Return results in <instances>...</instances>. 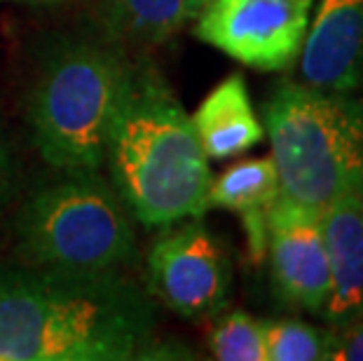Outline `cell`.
I'll list each match as a JSON object with an SVG mask.
<instances>
[{"label":"cell","instance_id":"obj_20","mask_svg":"<svg viewBox=\"0 0 363 361\" xmlns=\"http://www.w3.org/2000/svg\"><path fill=\"white\" fill-rule=\"evenodd\" d=\"M35 3H59V0H35Z\"/></svg>","mask_w":363,"mask_h":361},{"label":"cell","instance_id":"obj_13","mask_svg":"<svg viewBox=\"0 0 363 361\" xmlns=\"http://www.w3.org/2000/svg\"><path fill=\"white\" fill-rule=\"evenodd\" d=\"M106 21L120 40L157 45L188 21V5L185 0H106Z\"/></svg>","mask_w":363,"mask_h":361},{"label":"cell","instance_id":"obj_17","mask_svg":"<svg viewBox=\"0 0 363 361\" xmlns=\"http://www.w3.org/2000/svg\"><path fill=\"white\" fill-rule=\"evenodd\" d=\"M211 3L213 0H185V5H188V19H197Z\"/></svg>","mask_w":363,"mask_h":361},{"label":"cell","instance_id":"obj_19","mask_svg":"<svg viewBox=\"0 0 363 361\" xmlns=\"http://www.w3.org/2000/svg\"><path fill=\"white\" fill-rule=\"evenodd\" d=\"M359 197H361V216H363V183L359 186Z\"/></svg>","mask_w":363,"mask_h":361},{"label":"cell","instance_id":"obj_9","mask_svg":"<svg viewBox=\"0 0 363 361\" xmlns=\"http://www.w3.org/2000/svg\"><path fill=\"white\" fill-rule=\"evenodd\" d=\"M300 82L363 91V0H319L298 55Z\"/></svg>","mask_w":363,"mask_h":361},{"label":"cell","instance_id":"obj_14","mask_svg":"<svg viewBox=\"0 0 363 361\" xmlns=\"http://www.w3.org/2000/svg\"><path fill=\"white\" fill-rule=\"evenodd\" d=\"M333 328H319L298 319L265 321L267 361H326Z\"/></svg>","mask_w":363,"mask_h":361},{"label":"cell","instance_id":"obj_4","mask_svg":"<svg viewBox=\"0 0 363 361\" xmlns=\"http://www.w3.org/2000/svg\"><path fill=\"white\" fill-rule=\"evenodd\" d=\"M131 61L99 43L54 52L30 94L28 122L38 152L66 174L104 167L111 122L125 91Z\"/></svg>","mask_w":363,"mask_h":361},{"label":"cell","instance_id":"obj_3","mask_svg":"<svg viewBox=\"0 0 363 361\" xmlns=\"http://www.w3.org/2000/svg\"><path fill=\"white\" fill-rule=\"evenodd\" d=\"M281 195L323 211L363 183V96L284 80L262 106Z\"/></svg>","mask_w":363,"mask_h":361},{"label":"cell","instance_id":"obj_12","mask_svg":"<svg viewBox=\"0 0 363 361\" xmlns=\"http://www.w3.org/2000/svg\"><path fill=\"white\" fill-rule=\"evenodd\" d=\"M190 120L208 160L239 155L265 139V127L253 111L242 73L216 84Z\"/></svg>","mask_w":363,"mask_h":361},{"label":"cell","instance_id":"obj_15","mask_svg":"<svg viewBox=\"0 0 363 361\" xmlns=\"http://www.w3.org/2000/svg\"><path fill=\"white\" fill-rule=\"evenodd\" d=\"M208 348L218 361H267L265 321L242 310L223 314L211 328Z\"/></svg>","mask_w":363,"mask_h":361},{"label":"cell","instance_id":"obj_11","mask_svg":"<svg viewBox=\"0 0 363 361\" xmlns=\"http://www.w3.org/2000/svg\"><path fill=\"white\" fill-rule=\"evenodd\" d=\"M279 197V174L272 157H253L233 165L211 181L208 209H225L242 218L249 256L260 263L267 253V218Z\"/></svg>","mask_w":363,"mask_h":361},{"label":"cell","instance_id":"obj_8","mask_svg":"<svg viewBox=\"0 0 363 361\" xmlns=\"http://www.w3.org/2000/svg\"><path fill=\"white\" fill-rule=\"evenodd\" d=\"M267 256L279 301L321 317L330 294L321 213L281 195L267 218Z\"/></svg>","mask_w":363,"mask_h":361},{"label":"cell","instance_id":"obj_18","mask_svg":"<svg viewBox=\"0 0 363 361\" xmlns=\"http://www.w3.org/2000/svg\"><path fill=\"white\" fill-rule=\"evenodd\" d=\"M5 150H3V145H0V204H3V195H5Z\"/></svg>","mask_w":363,"mask_h":361},{"label":"cell","instance_id":"obj_1","mask_svg":"<svg viewBox=\"0 0 363 361\" xmlns=\"http://www.w3.org/2000/svg\"><path fill=\"white\" fill-rule=\"evenodd\" d=\"M155 338L150 298L122 272L0 267V361H129Z\"/></svg>","mask_w":363,"mask_h":361},{"label":"cell","instance_id":"obj_16","mask_svg":"<svg viewBox=\"0 0 363 361\" xmlns=\"http://www.w3.org/2000/svg\"><path fill=\"white\" fill-rule=\"evenodd\" d=\"M330 328H333V340L326 361H363V310L342 326Z\"/></svg>","mask_w":363,"mask_h":361},{"label":"cell","instance_id":"obj_5","mask_svg":"<svg viewBox=\"0 0 363 361\" xmlns=\"http://www.w3.org/2000/svg\"><path fill=\"white\" fill-rule=\"evenodd\" d=\"M17 233L26 265L122 272L138 258L127 206L99 172L68 174L66 181L33 193Z\"/></svg>","mask_w":363,"mask_h":361},{"label":"cell","instance_id":"obj_7","mask_svg":"<svg viewBox=\"0 0 363 361\" xmlns=\"http://www.w3.org/2000/svg\"><path fill=\"white\" fill-rule=\"evenodd\" d=\"M314 0H213L195 35L256 71H289L303 50Z\"/></svg>","mask_w":363,"mask_h":361},{"label":"cell","instance_id":"obj_10","mask_svg":"<svg viewBox=\"0 0 363 361\" xmlns=\"http://www.w3.org/2000/svg\"><path fill=\"white\" fill-rule=\"evenodd\" d=\"M326 240L330 294L321 317L342 326L363 310V216L359 190L340 195L321 211Z\"/></svg>","mask_w":363,"mask_h":361},{"label":"cell","instance_id":"obj_2","mask_svg":"<svg viewBox=\"0 0 363 361\" xmlns=\"http://www.w3.org/2000/svg\"><path fill=\"white\" fill-rule=\"evenodd\" d=\"M104 165L131 218L164 228L208 211L211 167L190 115L150 61L129 68Z\"/></svg>","mask_w":363,"mask_h":361},{"label":"cell","instance_id":"obj_6","mask_svg":"<svg viewBox=\"0 0 363 361\" xmlns=\"http://www.w3.org/2000/svg\"><path fill=\"white\" fill-rule=\"evenodd\" d=\"M150 289L183 319L202 321L225 310L233 294V260L199 218H185L155 237L148 251Z\"/></svg>","mask_w":363,"mask_h":361}]
</instances>
